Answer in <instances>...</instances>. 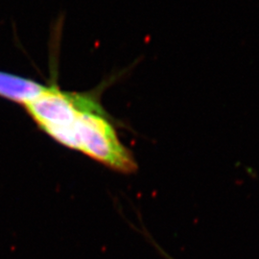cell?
I'll list each match as a JSON object with an SVG mask.
<instances>
[{
	"instance_id": "obj_1",
	"label": "cell",
	"mask_w": 259,
	"mask_h": 259,
	"mask_svg": "<svg viewBox=\"0 0 259 259\" xmlns=\"http://www.w3.org/2000/svg\"><path fill=\"white\" fill-rule=\"evenodd\" d=\"M74 150L113 171L130 174L138 165L129 149L118 138L108 113L92 95L75 121Z\"/></svg>"
},
{
	"instance_id": "obj_2",
	"label": "cell",
	"mask_w": 259,
	"mask_h": 259,
	"mask_svg": "<svg viewBox=\"0 0 259 259\" xmlns=\"http://www.w3.org/2000/svg\"><path fill=\"white\" fill-rule=\"evenodd\" d=\"M91 96V93H67L51 85L24 108L39 129L66 148L73 150L75 121Z\"/></svg>"
},
{
	"instance_id": "obj_3",
	"label": "cell",
	"mask_w": 259,
	"mask_h": 259,
	"mask_svg": "<svg viewBox=\"0 0 259 259\" xmlns=\"http://www.w3.org/2000/svg\"><path fill=\"white\" fill-rule=\"evenodd\" d=\"M47 85L33 80L0 71V96L26 105L45 91Z\"/></svg>"
},
{
	"instance_id": "obj_4",
	"label": "cell",
	"mask_w": 259,
	"mask_h": 259,
	"mask_svg": "<svg viewBox=\"0 0 259 259\" xmlns=\"http://www.w3.org/2000/svg\"><path fill=\"white\" fill-rule=\"evenodd\" d=\"M169 259H171V258H169Z\"/></svg>"
}]
</instances>
